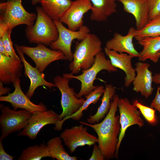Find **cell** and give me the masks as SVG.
Wrapping results in <instances>:
<instances>
[{
	"label": "cell",
	"mask_w": 160,
	"mask_h": 160,
	"mask_svg": "<svg viewBox=\"0 0 160 160\" xmlns=\"http://www.w3.org/2000/svg\"><path fill=\"white\" fill-rule=\"evenodd\" d=\"M119 98L118 95H114L111 100L109 111L101 122L91 124L80 121L95 131L98 136V146L107 160L114 158L119 142L121 130L120 116L116 115V113Z\"/></svg>",
	"instance_id": "1"
},
{
	"label": "cell",
	"mask_w": 160,
	"mask_h": 160,
	"mask_svg": "<svg viewBox=\"0 0 160 160\" xmlns=\"http://www.w3.org/2000/svg\"><path fill=\"white\" fill-rule=\"evenodd\" d=\"M37 18L35 13L24 8L21 0H9L0 4V38L8 29L20 25L30 26Z\"/></svg>",
	"instance_id": "2"
},
{
	"label": "cell",
	"mask_w": 160,
	"mask_h": 160,
	"mask_svg": "<svg viewBox=\"0 0 160 160\" xmlns=\"http://www.w3.org/2000/svg\"><path fill=\"white\" fill-rule=\"evenodd\" d=\"M102 43L95 34L89 33L84 39L76 43L73 59L69 64L73 74H78L81 70H85L94 64L96 55L102 51Z\"/></svg>",
	"instance_id": "3"
},
{
	"label": "cell",
	"mask_w": 160,
	"mask_h": 160,
	"mask_svg": "<svg viewBox=\"0 0 160 160\" xmlns=\"http://www.w3.org/2000/svg\"><path fill=\"white\" fill-rule=\"evenodd\" d=\"M37 18L34 24L27 26L25 35L31 43L41 44L49 46L58 36L57 27L53 20L43 10L41 7L36 8Z\"/></svg>",
	"instance_id": "4"
},
{
	"label": "cell",
	"mask_w": 160,
	"mask_h": 160,
	"mask_svg": "<svg viewBox=\"0 0 160 160\" xmlns=\"http://www.w3.org/2000/svg\"><path fill=\"white\" fill-rule=\"evenodd\" d=\"M103 70L109 72L117 71V68L112 65L110 60L106 59L102 51L96 55L93 65L89 68L82 70L81 74L75 76L71 73H65L63 76L70 79H76L81 82L80 90L76 96L78 98H81L83 96L87 95L96 87L97 86L94 85V81L96 79L97 74Z\"/></svg>",
	"instance_id": "5"
},
{
	"label": "cell",
	"mask_w": 160,
	"mask_h": 160,
	"mask_svg": "<svg viewBox=\"0 0 160 160\" xmlns=\"http://www.w3.org/2000/svg\"><path fill=\"white\" fill-rule=\"evenodd\" d=\"M70 80V79L59 75L53 79L55 87L58 89L61 95V104L63 111L59 115V122L54 128L58 131L62 129L64 121L79 110L85 100L76 97L74 89L69 86Z\"/></svg>",
	"instance_id": "6"
},
{
	"label": "cell",
	"mask_w": 160,
	"mask_h": 160,
	"mask_svg": "<svg viewBox=\"0 0 160 160\" xmlns=\"http://www.w3.org/2000/svg\"><path fill=\"white\" fill-rule=\"evenodd\" d=\"M58 32L57 39L51 43L49 46L51 49L62 52L67 60L71 62L73 59V53L71 50L72 41L77 39L81 41L89 33L88 27L84 25L78 31H74L67 28L60 21L53 20Z\"/></svg>",
	"instance_id": "7"
},
{
	"label": "cell",
	"mask_w": 160,
	"mask_h": 160,
	"mask_svg": "<svg viewBox=\"0 0 160 160\" xmlns=\"http://www.w3.org/2000/svg\"><path fill=\"white\" fill-rule=\"evenodd\" d=\"M0 125L1 137L3 139L10 134L21 131L27 125L32 113L25 109L18 111L10 108L9 106H2L1 108Z\"/></svg>",
	"instance_id": "8"
},
{
	"label": "cell",
	"mask_w": 160,
	"mask_h": 160,
	"mask_svg": "<svg viewBox=\"0 0 160 160\" xmlns=\"http://www.w3.org/2000/svg\"><path fill=\"white\" fill-rule=\"evenodd\" d=\"M118 107L120 113L121 130L119 137V142L114 156V158L117 159L118 158L119 147L127 128L134 125H137L141 128L144 125V120L141 117L140 111L137 110L135 106L130 103L128 98H119Z\"/></svg>",
	"instance_id": "9"
},
{
	"label": "cell",
	"mask_w": 160,
	"mask_h": 160,
	"mask_svg": "<svg viewBox=\"0 0 160 160\" xmlns=\"http://www.w3.org/2000/svg\"><path fill=\"white\" fill-rule=\"evenodd\" d=\"M22 52L34 61L36 67L42 73L52 63L58 60H66L63 53L59 50H55L47 47L45 45L38 44L35 47L19 46Z\"/></svg>",
	"instance_id": "10"
},
{
	"label": "cell",
	"mask_w": 160,
	"mask_h": 160,
	"mask_svg": "<svg viewBox=\"0 0 160 160\" xmlns=\"http://www.w3.org/2000/svg\"><path fill=\"white\" fill-rule=\"evenodd\" d=\"M60 137L71 153L79 147L90 146L98 141L97 137L89 133L87 127H84L83 124L65 129Z\"/></svg>",
	"instance_id": "11"
},
{
	"label": "cell",
	"mask_w": 160,
	"mask_h": 160,
	"mask_svg": "<svg viewBox=\"0 0 160 160\" xmlns=\"http://www.w3.org/2000/svg\"><path fill=\"white\" fill-rule=\"evenodd\" d=\"M60 114L52 110L36 111L32 113L27 125L17 135V136H27L32 140L35 139L41 129L50 124H56L59 121Z\"/></svg>",
	"instance_id": "12"
},
{
	"label": "cell",
	"mask_w": 160,
	"mask_h": 160,
	"mask_svg": "<svg viewBox=\"0 0 160 160\" xmlns=\"http://www.w3.org/2000/svg\"><path fill=\"white\" fill-rule=\"evenodd\" d=\"M14 91L11 93L4 96H1L0 101L10 103L13 110L18 108L25 109L32 113L36 111H44L47 110V106L42 102L36 104L31 102L30 99L24 94L20 86V80L19 78L13 85Z\"/></svg>",
	"instance_id": "13"
},
{
	"label": "cell",
	"mask_w": 160,
	"mask_h": 160,
	"mask_svg": "<svg viewBox=\"0 0 160 160\" xmlns=\"http://www.w3.org/2000/svg\"><path fill=\"white\" fill-rule=\"evenodd\" d=\"M92 4L90 0H75L72 3L60 21L66 24L68 28L76 31L83 25L84 15L91 10Z\"/></svg>",
	"instance_id": "14"
},
{
	"label": "cell",
	"mask_w": 160,
	"mask_h": 160,
	"mask_svg": "<svg viewBox=\"0 0 160 160\" xmlns=\"http://www.w3.org/2000/svg\"><path fill=\"white\" fill-rule=\"evenodd\" d=\"M135 69L137 74L132 82L133 90L140 92L145 98H148L152 93L154 88L152 87V72L148 68V63L139 61L135 64Z\"/></svg>",
	"instance_id": "15"
},
{
	"label": "cell",
	"mask_w": 160,
	"mask_h": 160,
	"mask_svg": "<svg viewBox=\"0 0 160 160\" xmlns=\"http://www.w3.org/2000/svg\"><path fill=\"white\" fill-rule=\"evenodd\" d=\"M24 67L21 60L0 53V81L3 84H14L21 76Z\"/></svg>",
	"instance_id": "16"
},
{
	"label": "cell",
	"mask_w": 160,
	"mask_h": 160,
	"mask_svg": "<svg viewBox=\"0 0 160 160\" xmlns=\"http://www.w3.org/2000/svg\"><path fill=\"white\" fill-rule=\"evenodd\" d=\"M16 50L21 60L25 69L24 74L30 79V84L25 95L30 99L34 94L36 88L39 86H44L51 89L55 87L54 83L49 82L44 79V76L36 68L31 65L26 60L23 53L20 49L19 46L15 44Z\"/></svg>",
	"instance_id": "17"
},
{
	"label": "cell",
	"mask_w": 160,
	"mask_h": 160,
	"mask_svg": "<svg viewBox=\"0 0 160 160\" xmlns=\"http://www.w3.org/2000/svg\"><path fill=\"white\" fill-rule=\"evenodd\" d=\"M105 53L110 59L112 65L115 68L123 71L125 74L124 85L129 87L133 81L136 72L132 65L131 60L134 57L133 55L126 53H119L105 47Z\"/></svg>",
	"instance_id": "18"
},
{
	"label": "cell",
	"mask_w": 160,
	"mask_h": 160,
	"mask_svg": "<svg viewBox=\"0 0 160 160\" xmlns=\"http://www.w3.org/2000/svg\"><path fill=\"white\" fill-rule=\"evenodd\" d=\"M136 31V29L132 27L129 28L126 36L115 33L113 37L106 42L105 47L119 53H126L134 57H138L139 52L135 49L133 43Z\"/></svg>",
	"instance_id": "19"
},
{
	"label": "cell",
	"mask_w": 160,
	"mask_h": 160,
	"mask_svg": "<svg viewBox=\"0 0 160 160\" xmlns=\"http://www.w3.org/2000/svg\"><path fill=\"white\" fill-rule=\"evenodd\" d=\"M123 5L124 10L132 14L136 21L137 30L143 28L149 20L148 0H116Z\"/></svg>",
	"instance_id": "20"
},
{
	"label": "cell",
	"mask_w": 160,
	"mask_h": 160,
	"mask_svg": "<svg viewBox=\"0 0 160 160\" xmlns=\"http://www.w3.org/2000/svg\"><path fill=\"white\" fill-rule=\"evenodd\" d=\"M44 11L53 20L60 21L71 6V0H36Z\"/></svg>",
	"instance_id": "21"
},
{
	"label": "cell",
	"mask_w": 160,
	"mask_h": 160,
	"mask_svg": "<svg viewBox=\"0 0 160 160\" xmlns=\"http://www.w3.org/2000/svg\"><path fill=\"white\" fill-rule=\"evenodd\" d=\"M92 7L90 18L92 21L103 22L117 12V4L113 0H90Z\"/></svg>",
	"instance_id": "22"
},
{
	"label": "cell",
	"mask_w": 160,
	"mask_h": 160,
	"mask_svg": "<svg viewBox=\"0 0 160 160\" xmlns=\"http://www.w3.org/2000/svg\"><path fill=\"white\" fill-rule=\"evenodd\" d=\"M138 43L143 47L139 53V60L145 61L149 59L154 63H157L159 57L157 54L160 51V36L145 37L138 41Z\"/></svg>",
	"instance_id": "23"
},
{
	"label": "cell",
	"mask_w": 160,
	"mask_h": 160,
	"mask_svg": "<svg viewBox=\"0 0 160 160\" xmlns=\"http://www.w3.org/2000/svg\"><path fill=\"white\" fill-rule=\"evenodd\" d=\"M115 88L111 84L105 85V87L101 99V103L98 108L97 111L94 115L90 116L87 119L90 124L99 123L108 112L111 105V100L115 94Z\"/></svg>",
	"instance_id": "24"
},
{
	"label": "cell",
	"mask_w": 160,
	"mask_h": 160,
	"mask_svg": "<svg viewBox=\"0 0 160 160\" xmlns=\"http://www.w3.org/2000/svg\"><path fill=\"white\" fill-rule=\"evenodd\" d=\"M62 140L60 137H53L49 140L47 145L50 157L57 160H76V156H70L62 144Z\"/></svg>",
	"instance_id": "25"
},
{
	"label": "cell",
	"mask_w": 160,
	"mask_h": 160,
	"mask_svg": "<svg viewBox=\"0 0 160 160\" xmlns=\"http://www.w3.org/2000/svg\"><path fill=\"white\" fill-rule=\"evenodd\" d=\"M46 157H50L49 150L44 143L29 146L23 150L18 160H40Z\"/></svg>",
	"instance_id": "26"
},
{
	"label": "cell",
	"mask_w": 160,
	"mask_h": 160,
	"mask_svg": "<svg viewBox=\"0 0 160 160\" xmlns=\"http://www.w3.org/2000/svg\"><path fill=\"white\" fill-rule=\"evenodd\" d=\"M104 89V87L102 85L97 86L94 90L85 96L86 99L79 110L68 117L67 119H71L75 121L79 120L83 116V111L87 110L90 104H95L97 102L103 94Z\"/></svg>",
	"instance_id": "27"
},
{
	"label": "cell",
	"mask_w": 160,
	"mask_h": 160,
	"mask_svg": "<svg viewBox=\"0 0 160 160\" xmlns=\"http://www.w3.org/2000/svg\"><path fill=\"white\" fill-rule=\"evenodd\" d=\"M160 36V14L152 20H149L142 29L136 31L134 38L138 41L148 37Z\"/></svg>",
	"instance_id": "28"
},
{
	"label": "cell",
	"mask_w": 160,
	"mask_h": 160,
	"mask_svg": "<svg viewBox=\"0 0 160 160\" xmlns=\"http://www.w3.org/2000/svg\"><path fill=\"white\" fill-rule=\"evenodd\" d=\"M133 104L139 109L143 117L149 124L153 125L156 124L157 120L154 108L144 105L137 100H134Z\"/></svg>",
	"instance_id": "29"
},
{
	"label": "cell",
	"mask_w": 160,
	"mask_h": 160,
	"mask_svg": "<svg viewBox=\"0 0 160 160\" xmlns=\"http://www.w3.org/2000/svg\"><path fill=\"white\" fill-rule=\"evenodd\" d=\"M12 29L7 30L1 38L5 49L9 55L12 57L19 59L13 47L11 34Z\"/></svg>",
	"instance_id": "30"
},
{
	"label": "cell",
	"mask_w": 160,
	"mask_h": 160,
	"mask_svg": "<svg viewBox=\"0 0 160 160\" xmlns=\"http://www.w3.org/2000/svg\"><path fill=\"white\" fill-rule=\"evenodd\" d=\"M149 20L153 19L160 14V0H148Z\"/></svg>",
	"instance_id": "31"
},
{
	"label": "cell",
	"mask_w": 160,
	"mask_h": 160,
	"mask_svg": "<svg viewBox=\"0 0 160 160\" xmlns=\"http://www.w3.org/2000/svg\"><path fill=\"white\" fill-rule=\"evenodd\" d=\"M92 154L89 160H104L105 158L98 145L96 144L94 145Z\"/></svg>",
	"instance_id": "32"
},
{
	"label": "cell",
	"mask_w": 160,
	"mask_h": 160,
	"mask_svg": "<svg viewBox=\"0 0 160 160\" xmlns=\"http://www.w3.org/2000/svg\"><path fill=\"white\" fill-rule=\"evenodd\" d=\"M160 86H159L157 88L156 93L154 98L152 101L150 107L158 111L160 119Z\"/></svg>",
	"instance_id": "33"
},
{
	"label": "cell",
	"mask_w": 160,
	"mask_h": 160,
	"mask_svg": "<svg viewBox=\"0 0 160 160\" xmlns=\"http://www.w3.org/2000/svg\"><path fill=\"white\" fill-rule=\"evenodd\" d=\"M3 139L0 137V160H12L15 158L8 154L5 151L2 144Z\"/></svg>",
	"instance_id": "34"
},
{
	"label": "cell",
	"mask_w": 160,
	"mask_h": 160,
	"mask_svg": "<svg viewBox=\"0 0 160 160\" xmlns=\"http://www.w3.org/2000/svg\"><path fill=\"white\" fill-rule=\"evenodd\" d=\"M3 84L0 81V96L5 95L8 93L10 90V88L8 87H4Z\"/></svg>",
	"instance_id": "35"
},
{
	"label": "cell",
	"mask_w": 160,
	"mask_h": 160,
	"mask_svg": "<svg viewBox=\"0 0 160 160\" xmlns=\"http://www.w3.org/2000/svg\"><path fill=\"white\" fill-rule=\"evenodd\" d=\"M0 53L5 56H10L5 49L1 38H0Z\"/></svg>",
	"instance_id": "36"
},
{
	"label": "cell",
	"mask_w": 160,
	"mask_h": 160,
	"mask_svg": "<svg viewBox=\"0 0 160 160\" xmlns=\"http://www.w3.org/2000/svg\"><path fill=\"white\" fill-rule=\"evenodd\" d=\"M153 82L156 84H160V73H156L153 76Z\"/></svg>",
	"instance_id": "37"
},
{
	"label": "cell",
	"mask_w": 160,
	"mask_h": 160,
	"mask_svg": "<svg viewBox=\"0 0 160 160\" xmlns=\"http://www.w3.org/2000/svg\"><path fill=\"white\" fill-rule=\"evenodd\" d=\"M157 55L159 58L160 57V51L157 53Z\"/></svg>",
	"instance_id": "38"
},
{
	"label": "cell",
	"mask_w": 160,
	"mask_h": 160,
	"mask_svg": "<svg viewBox=\"0 0 160 160\" xmlns=\"http://www.w3.org/2000/svg\"><path fill=\"white\" fill-rule=\"evenodd\" d=\"M114 1H115L116 0H113Z\"/></svg>",
	"instance_id": "39"
}]
</instances>
